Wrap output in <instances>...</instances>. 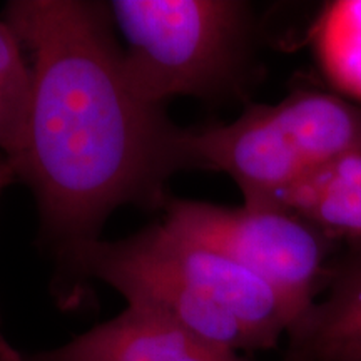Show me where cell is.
<instances>
[{"label": "cell", "mask_w": 361, "mask_h": 361, "mask_svg": "<svg viewBox=\"0 0 361 361\" xmlns=\"http://www.w3.org/2000/svg\"><path fill=\"white\" fill-rule=\"evenodd\" d=\"M162 223L264 279L301 316L328 283L333 238L288 211L171 197Z\"/></svg>", "instance_id": "cell-4"}, {"label": "cell", "mask_w": 361, "mask_h": 361, "mask_svg": "<svg viewBox=\"0 0 361 361\" xmlns=\"http://www.w3.org/2000/svg\"><path fill=\"white\" fill-rule=\"evenodd\" d=\"M2 19L32 67L13 169L32 192L39 241L56 263L101 238L121 207L164 211L169 180L194 171L189 128L134 89L107 2L11 0Z\"/></svg>", "instance_id": "cell-1"}, {"label": "cell", "mask_w": 361, "mask_h": 361, "mask_svg": "<svg viewBox=\"0 0 361 361\" xmlns=\"http://www.w3.org/2000/svg\"><path fill=\"white\" fill-rule=\"evenodd\" d=\"M25 361H251L186 329L126 308L64 345L24 355Z\"/></svg>", "instance_id": "cell-5"}, {"label": "cell", "mask_w": 361, "mask_h": 361, "mask_svg": "<svg viewBox=\"0 0 361 361\" xmlns=\"http://www.w3.org/2000/svg\"><path fill=\"white\" fill-rule=\"evenodd\" d=\"M264 207L296 214L329 238L361 239V156L311 169Z\"/></svg>", "instance_id": "cell-8"}, {"label": "cell", "mask_w": 361, "mask_h": 361, "mask_svg": "<svg viewBox=\"0 0 361 361\" xmlns=\"http://www.w3.org/2000/svg\"><path fill=\"white\" fill-rule=\"evenodd\" d=\"M269 109L308 173L343 157L361 156V107L340 94L301 85L269 104Z\"/></svg>", "instance_id": "cell-7"}, {"label": "cell", "mask_w": 361, "mask_h": 361, "mask_svg": "<svg viewBox=\"0 0 361 361\" xmlns=\"http://www.w3.org/2000/svg\"><path fill=\"white\" fill-rule=\"evenodd\" d=\"M13 183H17L16 169H13L12 162L6 156L0 154V200H2L6 189L12 186Z\"/></svg>", "instance_id": "cell-11"}, {"label": "cell", "mask_w": 361, "mask_h": 361, "mask_svg": "<svg viewBox=\"0 0 361 361\" xmlns=\"http://www.w3.org/2000/svg\"><path fill=\"white\" fill-rule=\"evenodd\" d=\"M16 30L0 17V154L17 161L24 146L30 99L32 67Z\"/></svg>", "instance_id": "cell-10"}, {"label": "cell", "mask_w": 361, "mask_h": 361, "mask_svg": "<svg viewBox=\"0 0 361 361\" xmlns=\"http://www.w3.org/2000/svg\"><path fill=\"white\" fill-rule=\"evenodd\" d=\"M314 51L329 82L361 99V0L323 8L314 25Z\"/></svg>", "instance_id": "cell-9"}, {"label": "cell", "mask_w": 361, "mask_h": 361, "mask_svg": "<svg viewBox=\"0 0 361 361\" xmlns=\"http://www.w3.org/2000/svg\"><path fill=\"white\" fill-rule=\"evenodd\" d=\"M283 361H361V245L293 324Z\"/></svg>", "instance_id": "cell-6"}, {"label": "cell", "mask_w": 361, "mask_h": 361, "mask_svg": "<svg viewBox=\"0 0 361 361\" xmlns=\"http://www.w3.org/2000/svg\"><path fill=\"white\" fill-rule=\"evenodd\" d=\"M94 281L124 296L129 308L238 353L274 348L301 316L264 279L164 223L75 247L56 263L51 290L69 310Z\"/></svg>", "instance_id": "cell-2"}, {"label": "cell", "mask_w": 361, "mask_h": 361, "mask_svg": "<svg viewBox=\"0 0 361 361\" xmlns=\"http://www.w3.org/2000/svg\"><path fill=\"white\" fill-rule=\"evenodd\" d=\"M130 82L147 102L186 96L214 101L243 87L255 19L239 0H112Z\"/></svg>", "instance_id": "cell-3"}]
</instances>
